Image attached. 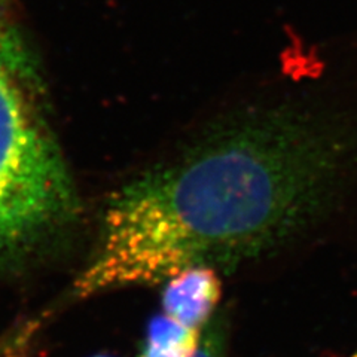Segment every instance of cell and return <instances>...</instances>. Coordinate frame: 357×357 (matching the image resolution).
<instances>
[{
    "instance_id": "cell-3",
    "label": "cell",
    "mask_w": 357,
    "mask_h": 357,
    "mask_svg": "<svg viewBox=\"0 0 357 357\" xmlns=\"http://www.w3.org/2000/svg\"><path fill=\"white\" fill-rule=\"evenodd\" d=\"M191 357H225V331L220 317H213Z\"/></svg>"
},
{
    "instance_id": "cell-2",
    "label": "cell",
    "mask_w": 357,
    "mask_h": 357,
    "mask_svg": "<svg viewBox=\"0 0 357 357\" xmlns=\"http://www.w3.org/2000/svg\"><path fill=\"white\" fill-rule=\"evenodd\" d=\"M35 72L18 31L0 14V255L36 238L75 206Z\"/></svg>"
},
{
    "instance_id": "cell-4",
    "label": "cell",
    "mask_w": 357,
    "mask_h": 357,
    "mask_svg": "<svg viewBox=\"0 0 357 357\" xmlns=\"http://www.w3.org/2000/svg\"><path fill=\"white\" fill-rule=\"evenodd\" d=\"M94 357H114V356H107V354H102V356H94Z\"/></svg>"
},
{
    "instance_id": "cell-1",
    "label": "cell",
    "mask_w": 357,
    "mask_h": 357,
    "mask_svg": "<svg viewBox=\"0 0 357 357\" xmlns=\"http://www.w3.org/2000/svg\"><path fill=\"white\" fill-rule=\"evenodd\" d=\"M357 173V122L282 103L238 114L110 197L77 295L236 268L338 203Z\"/></svg>"
},
{
    "instance_id": "cell-5",
    "label": "cell",
    "mask_w": 357,
    "mask_h": 357,
    "mask_svg": "<svg viewBox=\"0 0 357 357\" xmlns=\"http://www.w3.org/2000/svg\"><path fill=\"white\" fill-rule=\"evenodd\" d=\"M350 357H357V351H356V353H354V354H351V356H350Z\"/></svg>"
}]
</instances>
